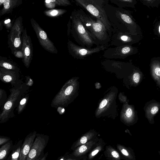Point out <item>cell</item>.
Returning a JSON list of instances; mask_svg holds the SVG:
<instances>
[{
	"label": "cell",
	"instance_id": "10",
	"mask_svg": "<svg viewBox=\"0 0 160 160\" xmlns=\"http://www.w3.org/2000/svg\"><path fill=\"white\" fill-rule=\"evenodd\" d=\"M137 51L136 48L131 45L116 46L105 49L103 56L108 59H124L130 55L136 53Z\"/></svg>",
	"mask_w": 160,
	"mask_h": 160
},
{
	"label": "cell",
	"instance_id": "4",
	"mask_svg": "<svg viewBox=\"0 0 160 160\" xmlns=\"http://www.w3.org/2000/svg\"><path fill=\"white\" fill-rule=\"evenodd\" d=\"M106 0H74L79 6L92 16L98 19L104 25L111 38L114 31L109 21L103 5Z\"/></svg>",
	"mask_w": 160,
	"mask_h": 160
},
{
	"label": "cell",
	"instance_id": "18",
	"mask_svg": "<svg viewBox=\"0 0 160 160\" xmlns=\"http://www.w3.org/2000/svg\"><path fill=\"white\" fill-rule=\"evenodd\" d=\"M0 67L7 69L19 72L20 69L16 63L6 57L0 56Z\"/></svg>",
	"mask_w": 160,
	"mask_h": 160
},
{
	"label": "cell",
	"instance_id": "42",
	"mask_svg": "<svg viewBox=\"0 0 160 160\" xmlns=\"http://www.w3.org/2000/svg\"><path fill=\"white\" fill-rule=\"evenodd\" d=\"M158 153L160 155V151H158Z\"/></svg>",
	"mask_w": 160,
	"mask_h": 160
},
{
	"label": "cell",
	"instance_id": "5",
	"mask_svg": "<svg viewBox=\"0 0 160 160\" xmlns=\"http://www.w3.org/2000/svg\"><path fill=\"white\" fill-rule=\"evenodd\" d=\"M72 26L71 33L76 42L81 46L92 48L95 44L78 17L76 9H74L70 16Z\"/></svg>",
	"mask_w": 160,
	"mask_h": 160
},
{
	"label": "cell",
	"instance_id": "26",
	"mask_svg": "<svg viewBox=\"0 0 160 160\" xmlns=\"http://www.w3.org/2000/svg\"><path fill=\"white\" fill-rule=\"evenodd\" d=\"M8 99L5 91L3 89H0V107L1 108L4 105Z\"/></svg>",
	"mask_w": 160,
	"mask_h": 160
},
{
	"label": "cell",
	"instance_id": "35",
	"mask_svg": "<svg viewBox=\"0 0 160 160\" xmlns=\"http://www.w3.org/2000/svg\"><path fill=\"white\" fill-rule=\"evenodd\" d=\"M48 155V152H46L41 158L38 160H46L47 158Z\"/></svg>",
	"mask_w": 160,
	"mask_h": 160
},
{
	"label": "cell",
	"instance_id": "23",
	"mask_svg": "<svg viewBox=\"0 0 160 160\" xmlns=\"http://www.w3.org/2000/svg\"><path fill=\"white\" fill-rule=\"evenodd\" d=\"M67 11L62 9H53L46 10L44 11V15L48 17L55 18L59 17L66 13Z\"/></svg>",
	"mask_w": 160,
	"mask_h": 160
},
{
	"label": "cell",
	"instance_id": "19",
	"mask_svg": "<svg viewBox=\"0 0 160 160\" xmlns=\"http://www.w3.org/2000/svg\"><path fill=\"white\" fill-rule=\"evenodd\" d=\"M44 3L46 7L50 9H53L58 6L66 7L71 5L68 0H46Z\"/></svg>",
	"mask_w": 160,
	"mask_h": 160
},
{
	"label": "cell",
	"instance_id": "2",
	"mask_svg": "<svg viewBox=\"0 0 160 160\" xmlns=\"http://www.w3.org/2000/svg\"><path fill=\"white\" fill-rule=\"evenodd\" d=\"M77 15L97 46L110 42L111 38L104 24L82 8L76 9Z\"/></svg>",
	"mask_w": 160,
	"mask_h": 160
},
{
	"label": "cell",
	"instance_id": "16",
	"mask_svg": "<svg viewBox=\"0 0 160 160\" xmlns=\"http://www.w3.org/2000/svg\"><path fill=\"white\" fill-rule=\"evenodd\" d=\"M22 3V0H5L2 8L0 11V16L12 12L14 8Z\"/></svg>",
	"mask_w": 160,
	"mask_h": 160
},
{
	"label": "cell",
	"instance_id": "15",
	"mask_svg": "<svg viewBox=\"0 0 160 160\" xmlns=\"http://www.w3.org/2000/svg\"><path fill=\"white\" fill-rule=\"evenodd\" d=\"M19 72L0 67V80L2 82L10 83L13 86L20 80Z\"/></svg>",
	"mask_w": 160,
	"mask_h": 160
},
{
	"label": "cell",
	"instance_id": "43",
	"mask_svg": "<svg viewBox=\"0 0 160 160\" xmlns=\"http://www.w3.org/2000/svg\"><path fill=\"white\" fill-rule=\"evenodd\" d=\"M159 4H160V0H159Z\"/></svg>",
	"mask_w": 160,
	"mask_h": 160
},
{
	"label": "cell",
	"instance_id": "39",
	"mask_svg": "<svg viewBox=\"0 0 160 160\" xmlns=\"http://www.w3.org/2000/svg\"><path fill=\"white\" fill-rule=\"evenodd\" d=\"M99 150H96L93 151L92 153V155L93 156L96 155L98 152Z\"/></svg>",
	"mask_w": 160,
	"mask_h": 160
},
{
	"label": "cell",
	"instance_id": "40",
	"mask_svg": "<svg viewBox=\"0 0 160 160\" xmlns=\"http://www.w3.org/2000/svg\"><path fill=\"white\" fill-rule=\"evenodd\" d=\"M5 0H0V6H1L2 5H3L4 2Z\"/></svg>",
	"mask_w": 160,
	"mask_h": 160
},
{
	"label": "cell",
	"instance_id": "12",
	"mask_svg": "<svg viewBox=\"0 0 160 160\" xmlns=\"http://www.w3.org/2000/svg\"><path fill=\"white\" fill-rule=\"evenodd\" d=\"M21 50L24 57L22 61L25 66L28 68L33 58V47L31 38L27 33L26 28L24 29L22 36Z\"/></svg>",
	"mask_w": 160,
	"mask_h": 160
},
{
	"label": "cell",
	"instance_id": "11",
	"mask_svg": "<svg viewBox=\"0 0 160 160\" xmlns=\"http://www.w3.org/2000/svg\"><path fill=\"white\" fill-rule=\"evenodd\" d=\"M137 36L128 33L116 31L112 33L109 44L110 46H131L138 42Z\"/></svg>",
	"mask_w": 160,
	"mask_h": 160
},
{
	"label": "cell",
	"instance_id": "3",
	"mask_svg": "<svg viewBox=\"0 0 160 160\" xmlns=\"http://www.w3.org/2000/svg\"><path fill=\"white\" fill-rule=\"evenodd\" d=\"M28 89L26 83H24L21 80L12 86L9 89L10 94L8 99L1 108L0 114V123L7 122L11 118L14 116V110L18 106V104Z\"/></svg>",
	"mask_w": 160,
	"mask_h": 160
},
{
	"label": "cell",
	"instance_id": "24",
	"mask_svg": "<svg viewBox=\"0 0 160 160\" xmlns=\"http://www.w3.org/2000/svg\"><path fill=\"white\" fill-rule=\"evenodd\" d=\"M143 74L138 69H134L132 75V79L133 84L136 86L139 85L143 79Z\"/></svg>",
	"mask_w": 160,
	"mask_h": 160
},
{
	"label": "cell",
	"instance_id": "33",
	"mask_svg": "<svg viewBox=\"0 0 160 160\" xmlns=\"http://www.w3.org/2000/svg\"><path fill=\"white\" fill-rule=\"evenodd\" d=\"M87 149V147L84 145L81 146L79 149V152L80 153H82L85 151Z\"/></svg>",
	"mask_w": 160,
	"mask_h": 160
},
{
	"label": "cell",
	"instance_id": "27",
	"mask_svg": "<svg viewBox=\"0 0 160 160\" xmlns=\"http://www.w3.org/2000/svg\"><path fill=\"white\" fill-rule=\"evenodd\" d=\"M143 4L148 7H158L159 4V0H145L141 1Z\"/></svg>",
	"mask_w": 160,
	"mask_h": 160
},
{
	"label": "cell",
	"instance_id": "25",
	"mask_svg": "<svg viewBox=\"0 0 160 160\" xmlns=\"http://www.w3.org/2000/svg\"><path fill=\"white\" fill-rule=\"evenodd\" d=\"M29 98V94H24L20 100L18 106L17 111L18 114H21L24 110L27 104Z\"/></svg>",
	"mask_w": 160,
	"mask_h": 160
},
{
	"label": "cell",
	"instance_id": "29",
	"mask_svg": "<svg viewBox=\"0 0 160 160\" xmlns=\"http://www.w3.org/2000/svg\"><path fill=\"white\" fill-rule=\"evenodd\" d=\"M16 58L22 59L24 57L23 53L21 50H16L14 51L12 53Z\"/></svg>",
	"mask_w": 160,
	"mask_h": 160
},
{
	"label": "cell",
	"instance_id": "28",
	"mask_svg": "<svg viewBox=\"0 0 160 160\" xmlns=\"http://www.w3.org/2000/svg\"><path fill=\"white\" fill-rule=\"evenodd\" d=\"M14 22H12L10 19H8L3 20V25H4L7 30L11 29L13 26Z\"/></svg>",
	"mask_w": 160,
	"mask_h": 160
},
{
	"label": "cell",
	"instance_id": "34",
	"mask_svg": "<svg viewBox=\"0 0 160 160\" xmlns=\"http://www.w3.org/2000/svg\"><path fill=\"white\" fill-rule=\"evenodd\" d=\"M87 140V138L85 136H83L81 138L80 142L81 143L83 144L86 142Z\"/></svg>",
	"mask_w": 160,
	"mask_h": 160
},
{
	"label": "cell",
	"instance_id": "17",
	"mask_svg": "<svg viewBox=\"0 0 160 160\" xmlns=\"http://www.w3.org/2000/svg\"><path fill=\"white\" fill-rule=\"evenodd\" d=\"M151 76L156 82L157 86L160 88V62L153 61L150 65Z\"/></svg>",
	"mask_w": 160,
	"mask_h": 160
},
{
	"label": "cell",
	"instance_id": "6",
	"mask_svg": "<svg viewBox=\"0 0 160 160\" xmlns=\"http://www.w3.org/2000/svg\"><path fill=\"white\" fill-rule=\"evenodd\" d=\"M24 30L23 19L20 16L14 21L8 35V44L12 53L15 50H21L22 36Z\"/></svg>",
	"mask_w": 160,
	"mask_h": 160
},
{
	"label": "cell",
	"instance_id": "22",
	"mask_svg": "<svg viewBox=\"0 0 160 160\" xmlns=\"http://www.w3.org/2000/svg\"><path fill=\"white\" fill-rule=\"evenodd\" d=\"M109 1L122 8L125 7L135 8L136 3V1L133 0H110Z\"/></svg>",
	"mask_w": 160,
	"mask_h": 160
},
{
	"label": "cell",
	"instance_id": "30",
	"mask_svg": "<svg viewBox=\"0 0 160 160\" xmlns=\"http://www.w3.org/2000/svg\"><path fill=\"white\" fill-rule=\"evenodd\" d=\"M11 140L10 138L9 137L1 136H0V145L2 146Z\"/></svg>",
	"mask_w": 160,
	"mask_h": 160
},
{
	"label": "cell",
	"instance_id": "37",
	"mask_svg": "<svg viewBox=\"0 0 160 160\" xmlns=\"http://www.w3.org/2000/svg\"><path fill=\"white\" fill-rule=\"evenodd\" d=\"M112 156L115 158H118L119 157V154L116 151H113L112 152Z\"/></svg>",
	"mask_w": 160,
	"mask_h": 160
},
{
	"label": "cell",
	"instance_id": "7",
	"mask_svg": "<svg viewBox=\"0 0 160 160\" xmlns=\"http://www.w3.org/2000/svg\"><path fill=\"white\" fill-rule=\"evenodd\" d=\"M110 46L108 43L88 48L77 45L69 40L67 42V48L69 54L74 58L80 59H84L93 54L105 50Z\"/></svg>",
	"mask_w": 160,
	"mask_h": 160
},
{
	"label": "cell",
	"instance_id": "31",
	"mask_svg": "<svg viewBox=\"0 0 160 160\" xmlns=\"http://www.w3.org/2000/svg\"><path fill=\"white\" fill-rule=\"evenodd\" d=\"M71 26H72V23L71 19H70L69 20V21L67 24V27H68V29H67V36L69 38L70 34L71 33Z\"/></svg>",
	"mask_w": 160,
	"mask_h": 160
},
{
	"label": "cell",
	"instance_id": "38",
	"mask_svg": "<svg viewBox=\"0 0 160 160\" xmlns=\"http://www.w3.org/2000/svg\"><path fill=\"white\" fill-rule=\"evenodd\" d=\"M3 25V20L0 21V30H2Z\"/></svg>",
	"mask_w": 160,
	"mask_h": 160
},
{
	"label": "cell",
	"instance_id": "14",
	"mask_svg": "<svg viewBox=\"0 0 160 160\" xmlns=\"http://www.w3.org/2000/svg\"><path fill=\"white\" fill-rule=\"evenodd\" d=\"M37 133L36 131H33L25 138L21 149L19 160H26Z\"/></svg>",
	"mask_w": 160,
	"mask_h": 160
},
{
	"label": "cell",
	"instance_id": "41",
	"mask_svg": "<svg viewBox=\"0 0 160 160\" xmlns=\"http://www.w3.org/2000/svg\"><path fill=\"white\" fill-rule=\"evenodd\" d=\"M158 32L159 33V34L160 35V23L159 24V26L158 27Z\"/></svg>",
	"mask_w": 160,
	"mask_h": 160
},
{
	"label": "cell",
	"instance_id": "21",
	"mask_svg": "<svg viewBox=\"0 0 160 160\" xmlns=\"http://www.w3.org/2000/svg\"><path fill=\"white\" fill-rule=\"evenodd\" d=\"M12 140L1 146L0 148V160H6L9 155L13 147Z\"/></svg>",
	"mask_w": 160,
	"mask_h": 160
},
{
	"label": "cell",
	"instance_id": "9",
	"mask_svg": "<svg viewBox=\"0 0 160 160\" xmlns=\"http://www.w3.org/2000/svg\"><path fill=\"white\" fill-rule=\"evenodd\" d=\"M30 21L31 26L41 46L50 53L57 54L58 50L53 42L48 38L46 32L33 18H31Z\"/></svg>",
	"mask_w": 160,
	"mask_h": 160
},
{
	"label": "cell",
	"instance_id": "13",
	"mask_svg": "<svg viewBox=\"0 0 160 160\" xmlns=\"http://www.w3.org/2000/svg\"><path fill=\"white\" fill-rule=\"evenodd\" d=\"M160 110V102L155 99L147 102L145 104L143 110L146 118L150 124L155 123L154 118Z\"/></svg>",
	"mask_w": 160,
	"mask_h": 160
},
{
	"label": "cell",
	"instance_id": "20",
	"mask_svg": "<svg viewBox=\"0 0 160 160\" xmlns=\"http://www.w3.org/2000/svg\"><path fill=\"white\" fill-rule=\"evenodd\" d=\"M23 140H19L13 145L12 148L6 160H19Z\"/></svg>",
	"mask_w": 160,
	"mask_h": 160
},
{
	"label": "cell",
	"instance_id": "36",
	"mask_svg": "<svg viewBox=\"0 0 160 160\" xmlns=\"http://www.w3.org/2000/svg\"><path fill=\"white\" fill-rule=\"evenodd\" d=\"M121 152L124 155L126 156H128L129 155V153L128 152L127 150L125 149H122L121 150Z\"/></svg>",
	"mask_w": 160,
	"mask_h": 160
},
{
	"label": "cell",
	"instance_id": "32",
	"mask_svg": "<svg viewBox=\"0 0 160 160\" xmlns=\"http://www.w3.org/2000/svg\"><path fill=\"white\" fill-rule=\"evenodd\" d=\"M107 103V100L106 99L103 100L100 103L99 105V108H102L104 107Z\"/></svg>",
	"mask_w": 160,
	"mask_h": 160
},
{
	"label": "cell",
	"instance_id": "8",
	"mask_svg": "<svg viewBox=\"0 0 160 160\" xmlns=\"http://www.w3.org/2000/svg\"><path fill=\"white\" fill-rule=\"evenodd\" d=\"M49 139L47 135L37 133L26 160H38L43 156Z\"/></svg>",
	"mask_w": 160,
	"mask_h": 160
},
{
	"label": "cell",
	"instance_id": "1",
	"mask_svg": "<svg viewBox=\"0 0 160 160\" xmlns=\"http://www.w3.org/2000/svg\"><path fill=\"white\" fill-rule=\"evenodd\" d=\"M109 1L106 0L103 7L114 32L119 31L135 35L140 34V28L132 16L131 12L113 6L108 4Z\"/></svg>",
	"mask_w": 160,
	"mask_h": 160
}]
</instances>
